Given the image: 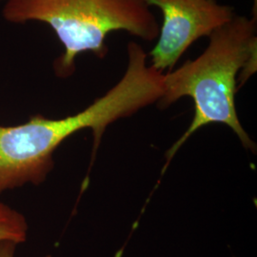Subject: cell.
<instances>
[{"mask_svg":"<svg viewBox=\"0 0 257 257\" xmlns=\"http://www.w3.org/2000/svg\"><path fill=\"white\" fill-rule=\"evenodd\" d=\"M257 18L235 15L209 37V45L201 55L164 74V92L160 108L169 107L183 96L194 103L191 126L167 155L170 163L176 151L198 128L211 123L229 126L244 147L255 148L242 128L235 109L237 75L243 82L256 71Z\"/></svg>","mask_w":257,"mask_h":257,"instance_id":"1","label":"cell"},{"mask_svg":"<svg viewBox=\"0 0 257 257\" xmlns=\"http://www.w3.org/2000/svg\"><path fill=\"white\" fill-rule=\"evenodd\" d=\"M2 16L10 23L41 22L51 27L63 46L54 64L59 77L74 74L78 55L92 53L103 58L112 32L124 31L151 42L160 30L143 0H7Z\"/></svg>","mask_w":257,"mask_h":257,"instance_id":"2","label":"cell"},{"mask_svg":"<svg viewBox=\"0 0 257 257\" xmlns=\"http://www.w3.org/2000/svg\"><path fill=\"white\" fill-rule=\"evenodd\" d=\"M144 94L133 79L122 77L85 110L61 119L41 114L17 126H0V195L25 184L39 185L54 168L53 155L65 139L92 128L94 146L110 123L142 109Z\"/></svg>","mask_w":257,"mask_h":257,"instance_id":"3","label":"cell"},{"mask_svg":"<svg viewBox=\"0 0 257 257\" xmlns=\"http://www.w3.org/2000/svg\"><path fill=\"white\" fill-rule=\"evenodd\" d=\"M162 12L157 42L149 55L151 66L163 73L174 70L184 53L199 38L210 37L236 15L219 0H143Z\"/></svg>","mask_w":257,"mask_h":257,"instance_id":"4","label":"cell"},{"mask_svg":"<svg viewBox=\"0 0 257 257\" xmlns=\"http://www.w3.org/2000/svg\"><path fill=\"white\" fill-rule=\"evenodd\" d=\"M28 223L25 216L8 205L0 202V241L21 244L26 241Z\"/></svg>","mask_w":257,"mask_h":257,"instance_id":"5","label":"cell"},{"mask_svg":"<svg viewBox=\"0 0 257 257\" xmlns=\"http://www.w3.org/2000/svg\"><path fill=\"white\" fill-rule=\"evenodd\" d=\"M18 244L11 241H0V257H15ZM45 257H52L47 255Z\"/></svg>","mask_w":257,"mask_h":257,"instance_id":"6","label":"cell"},{"mask_svg":"<svg viewBox=\"0 0 257 257\" xmlns=\"http://www.w3.org/2000/svg\"><path fill=\"white\" fill-rule=\"evenodd\" d=\"M252 17L257 18V0H254V5L252 8Z\"/></svg>","mask_w":257,"mask_h":257,"instance_id":"7","label":"cell"}]
</instances>
